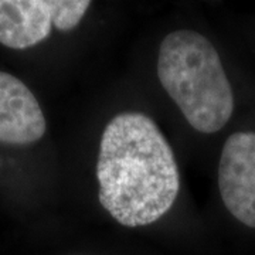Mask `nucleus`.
<instances>
[{"instance_id": "nucleus-2", "label": "nucleus", "mask_w": 255, "mask_h": 255, "mask_svg": "<svg viewBox=\"0 0 255 255\" xmlns=\"http://www.w3.org/2000/svg\"><path fill=\"white\" fill-rule=\"evenodd\" d=\"M157 77L193 129L214 133L231 118V84L217 50L197 31L182 28L164 37L157 55Z\"/></svg>"}, {"instance_id": "nucleus-5", "label": "nucleus", "mask_w": 255, "mask_h": 255, "mask_svg": "<svg viewBox=\"0 0 255 255\" xmlns=\"http://www.w3.org/2000/svg\"><path fill=\"white\" fill-rule=\"evenodd\" d=\"M46 128L34 94L17 77L0 71V142L33 143L44 136Z\"/></svg>"}, {"instance_id": "nucleus-1", "label": "nucleus", "mask_w": 255, "mask_h": 255, "mask_svg": "<svg viewBox=\"0 0 255 255\" xmlns=\"http://www.w3.org/2000/svg\"><path fill=\"white\" fill-rule=\"evenodd\" d=\"M97 179L102 207L125 227L162 219L180 190L173 150L155 121L142 112H122L107 124Z\"/></svg>"}, {"instance_id": "nucleus-4", "label": "nucleus", "mask_w": 255, "mask_h": 255, "mask_svg": "<svg viewBox=\"0 0 255 255\" xmlns=\"http://www.w3.org/2000/svg\"><path fill=\"white\" fill-rule=\"evenodd\" d=\"M219 189L234 219L255 228V133L236 132L223 146Z\"/></svg>"}, {"instance_id": "nucleus-3", "label": "nucleus", "mask_w": 255, "mask_h": 255, "mask_svg": "<svg viewBox=\"0 0 255 255\" xmlns=\"http://www.w3.org/2000/svg\"><path fill=\"white\" fill-rule=\"evenodd\" d=\"M90 0H0V44L24 50L81 23Z\"/></svg>"}]
</instances>
